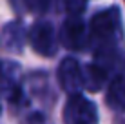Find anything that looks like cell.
Here are the masks:
<instances>
[{"instance_id": "6da1fadb", "label": "cell", "mask_w": 125, "mask_h": 124, "mask_svg": "<svg viewBox=\"0 0 125 124\" xmlns=\"http://www.w3.org/2000/svg\"><path fill=\"white\" fill-rule=\"evenodd\" d=\"M89 28H91V31H89L91 38H94L100 46L113 44L122 31V20H120L118 7H109L105 11L96 13Z\"/></svg>"}, {"instance_id": "7a4b0ae2", "label": "cell", "mask_w": 125, "mask_h": 124, "mask_svg": "<svg viewBox=\"0 0 125 124\" xmlns=\"http://www.w3.org/2000/svg\"><path fill=\"white\" fill-rule=\"evenodd\" d=\"M98 113L91 100L80 93L71 95L63 106V122L65 124H96Z\"/></svg>"}, {"instance_id": "3957f363", "label": "cell", "mask_w": 125, "mask_h": 124, "mask_svg": "<svg viewBox=\"0 0 125 124\" xmlns=\"http://www.w3.org/2000/svg\"><path fill=\"white\" fill-rule=\"evenodd\" d=\"M29 44L36 51L38 55L44 57H53L56 53V35H54V28L49 22H36L31 26L27 33Z\"/></svg>"}, {"instance_id": "277c9868", "label": "cell", "mask_w": 125, "mask_h": 124, "mask_svg": "<svg viewBox=\"0 0 125 124\" xmlns=\"http://www.w3.org/2000/svg\"><path fill=\"white\" fill-rule=\"evenodd\" d=\"M58 82L63 88V91L76 95L83 88V77H82V68L73 57H67L60 62L58 68Z\"/></svg>"}, {"instance_id": "5b68a950", "label": "cell", "mask_w": 125, "mask_h": 124, "mask_svg": "<svg viewBox=\"0 0 125 124\" xmlns=\"http://www.w3.org/2000/svg\"><path fill=\"white\" fill-rule=\"evenodd\" d=\"M89 37L85 31V24L80 20V16H69L63 22L60 31V42L69 49H80L87 44Z\"/></svg>"}, {"instance_id": "8992f818", "label": "cell", "mask_w": 125, "mask_h": 124, "mask_svg": "<svg viewBox=\"0 0 125 124\" xmlns=\"http://www.w3.org/2000/svg\"><path fill=\"white\" fill-rule=\"evenodd\" d=\"M18 68L15 64H2L0 66V89L11 102H16L20 99V86L16 82Z\"/></svg>"}, {"instance_id": "52a82bcc", "label": "cell", "mask_w": 125, "mask_h": 124, "mask_svg": "<svg viewBox=\"0 0 125 124\" xmlns=\"http://www.w3.org/2000/svg\"><path fill=\"white\" fill-rule=\"evenodd\" d=\"M82 77H83V88H87L89 91H98L105 84V80L109 79L96 64H89L82 69Z\"/></svg>"}, {"instance_id": "ba28073f", "label": "cell", "mask_w": 125, "mask_h": 124, "mask_svg": "<svg viewBox=\"0 0 125 124\" xmlns=\"http://www.w3.org/2000/svg\"><path fill=\"white\" fill-rule=\"evenodd\" d=\"M107 102L114 110H125V75H120L111 82L107 91Z\"/></svg>"}, {"instance_id": "9c48e42d", "label": "cell", "mask_w": 125, "mask_h": 124, "mask_svg": "<svg viewBox=\"0 0 125 124\" xmlns=\"http://www.w3.org/2000/svg\"><path fill=\"white\" fill-rule=\"evenodd\" d=\"M20 35H22V28H20L18 24H9L6 26V29H4V40H6L7 48H13V44H15V49L20 51L16 46L22 44V40H20Z\"/></svg>"}, {"instance_id": "30bf717a", "label": "cell", "mask_w": 125, "mask_h": 124, "mask_svg": "<svg viewBox=\"0 0 125 124\" xmlns=\"http://www.w3.org/2000/svg\"><path fill=\"white\" fill-rule=\"evenodd\" d=\"M63 6H65L69 15L80 16L87 7V0H63Z\"/></svg>"}, {"instance_id": "8fae6325", "label": "cell", "mask_w": 125, "mask_h": 124, "mask_svg": "<svg viewBox=\"0 0 125 124\" xmlns=\"http://www.w3.org/2000/svg\"><path fill=\"white\" fill-rule=\"evenodd\" d=\"M25 7H27L31 13H45L47 7L51 6V0H24Z\"/></svg>"}, {"instance_id": "7c38bea8", "label": "cell", "mask_w": 125, "mask_h": 124, "mask_svg": "<svg viewBox=\"0 0 125 124\" xmlns=\"http://www.w3.org/2000/svg\"><path fill=\"white\" fill-rule=\"evenodd\" d=\"M0 111H2V106H0Z\"/></svg>"}]
</instances>
